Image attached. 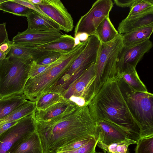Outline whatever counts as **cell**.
Wrapping results in <instances>:
<instances>
[{"label": "cell", "mask_w": 153, "mask_h": 153, "mask_svg": "<svg viewBox=\"0 0 153 153\" xmlns=\"http://www.w3.org/2000/svg\"><path fill=\"white\" fill-rule=\"evenodd\" d=\"M9 41L6 29V23L0 24V45L3 43Z\"/></svg>", "instance_id": "d590c367"}, {"label": "cell", "mask_w": 153, "mask_h": 153, "mask_svg": "<svg viewBox=\"0 0 153 153\" xmlns=\"http://www.w3.org/2000/svg\"><path fill=\"white\" fill-rule=\"evenodd\" d=\"M136 143L135 153H153V136L140 138Z\"/></svg>", "instance_id": "f546056e"}, {"label": "cell", "mask_w": 153, "mask_h": 153, "mask_svg": "<svg viewBox=\"0 0 153 153\" xmlns=\"http://www.w3.org/2000/svg\"><path fill=\"white\" fill-rule=\"evenodd\" d=\"M27 100L23 94H16L0 99V119L8 115Z\"/></svg>", "instance_id": "603a6c76"}, {"label": "cell", "mask_w": 153, "mask_h": 153, "mask_svg": "<svg viewBox=\"0 0 153 153\" xmlns=\"http://www.w3.org/2000/svg\"><path fill=\"white\" fill-rule=\"evenodd\" d=\"M7 55L6 54L3 53L0 50V62L6 57Z\"/></svg>", "instance_id": "b9f144b4"}, {"label": "cell", "mask_w": 153, "mask_h": 153, "mask_svg": "<svg viewBox=\"0 0 153 153\" xmlns=\"http://www.w3.org/2000/svg\"><path fill=\"white\" fill-rule=\"evenodd\" d=\"M118 83L128 107L140 130V138L153 136V95L135 91L119 76Z\"/></svg>", "instance_id": "277c9868"}, {"label": "cell", "mask_w": 153, "mask_h": 153, "mask_svg": "<svg viewBox=\"0 0 153 153\" xmlns=\"http://www.w3.org/2000/svg\"><path fill=\"white\" fill-rule=\"evenodd\" d=\"M6 153H9V152L7 151Z\"/></svg>", "instance_id": "bcb514c9"}, {"label": "cell", "mask_w": 153, "mask_h": 153, "mask_svg": "<svg viewBox=\"0 0 153 153\" xmlns=\"http://www.w3.org/2000/svg\"><path fill=\"white\" fill-rule=\"evenodd\" d=\"M100 44L96 35L89 36L83 51L50 92L62 95L74 81L95 62Z\"/></svg>", "instance_id": "52a82bcc"}, {"label": "cell", "mask_w": 153, "mask_h": 153, "mask_svg": "<svg viewBox=\"0 0 153 153\" xmlns=\"http://www.w3.org/2000/svg\"><path fill=\"white\" fill-rule=\"evenodd\" d=\"M36 110L35 102L27 100L10 114L0 119V127L6 123L19 120Z\"/></svg>", "instance_id": "cb8c5ba5"}, {"label": "cell", "mask_w": 153, "mask_h": 153, "mask_svg": "<svg viewBox=\"0 0 153 153\" xmlns=\"http://www.w3.org/2000/svg\"><path fill=\"white\" fill-rule=\"evenodd\" d=\"M36 124L43 153H56L59 148L85 136L95 137L97 127L88 105L78 106L53 123L43 124L36 121Z\"/></svg>", "instance_id": "6da1fadb"}, {"label": "cell", "mask_w": 153, "mask_h": 153, "mask_svg": "<svg viewBox=\"0 0 153 153\" xmlns=\"http://www.w3.org/2000/svg\"><path fill=\"white\" fill-rule=\"evenodd\" d=\"M87 40L81 42L60 57L45 71L29 78L23 94L27 100L35 102L43 94L50 92L85 47Z\"/></svg>", "instance_id": "3957f363"}, {"label": "cell", "mask_w": 153, "mask_h": 153, "mask_svg": "<svg viewBox=\"0 0 153 153\" xmlns=\"http://www.w3.org/2000/svg\"><path fill=\"white\" fill-rule=\"evenodd\" d=\"M54 62L50 64L41 65L37 64L33 61L29 73V78H33L45 71L50 67Z\"/></svg>", "instance_id": "836d02e7"}, {"label": "cell", "mask_w": 153, "mask_h": 153, "mask_svg": "<svg viewBox=\"0 0 153 153\" xmlns=\"http://www.w3.org/2000/svg\"><path fill=\"white\" fill-rule=\"evenodd\" d=\"M6 0H0V4L5 1Z\"/></svg>", "instance_id": "7bdbcfd3"}, {"label": "cell", "mask_w": 153, "mask_h": 153, "mask_svg": "<svg viewBox=\"0 0 153 153\" xmlns=\"http://www.w3.org/2000/svg\"><path fill=\"white\" fill-rule=\"evenodd\" d=\"M93 135L85 136L58 149L57 152L68 151L76 149L88 142L91 139L94 138Z\"/></svg>", "instance_id": "4dcf8cb0"}, {"label": "cell", "mask_w": 153, "mask_h": 153, "mask_svg": "<svg viewBox=\"0 0 153 153\" xmlns=\"http://www.w3.org/2000/svg\"><path fill=\"white\" fill-rule=\"evenodd\" d=\"M153 47L149 39L128 46H123L117 56V69L118 74L124 70L136 68L144 55Z\"/></svg>", "instance_id": "8fae6325"}, {"label": "cell", "mask_w": 153, "mask_h": 153, "mask_svg": "<svg viewBox=\"0 0 153 153\" xmlns=\"http://www.w3.org/2000/svg\"><path fill=\"white\" fill-rule=\"evenodd\" d=\"M95 122V138L105 145L132 139L126 132L111 123L101 120Z\"/></svg>", "instance_id": "9a60e30c"}, {"label": "cell", "mask_w": 153, "mask_h": 153, "mask_svg": "<svg viewBox=\"0 0 153 153\" xmlns=\"http://www.w3.org/2000/svg\"><path fill=\"white\" fill-rule=\"evenodd\" d=\"M33 61L7 55L0 62V99L23 94Z\"/></svg>", "instance_id": "5b68a950"}, {"label": "cell", "mask_w": 153, "mask_h": 153, "mask_svg": "<svg viewBox=\"0 0 153 153\" xmlns=\"http://www.w3.org/2000/svg\"><path fill=\"white\" fill-rule=\"evenodd\" d=\"M135 0H114L115 4L117 6L122 7H130Z\"/></svg>", "instance_id": "8d00e7d4"}, {"label": "cell", "mask_w": 153, "mask_h": 153, "mask_svg": "<svg viewBox=\"0 0 153 153\" xmlns=\"http://www.w3.org/2000/svg\"><path fill=\"white\" fill-rule=\"evenodd\" d=\"M56 153H65L62 152H56Z\"/></svg>", "instance_id": "ee69618b"}, {"label": "cell", "mask_w": 153, "mask_h": 153, "mask_svg": "<svg viewBox=\"0 0 153 153\" xmlns=\"http://www.w3.org/2000/svg\"><path fill=\"white\" fill-rule=\"evenodd\" d=\"M34 5L58 25L60 30L66 33L72 31L73 18L61 1L42 0L41 3Z\"/></svg>", "instance_id": "7c38bea8"}, {"label": "cell", "mask_w": 153, "mask_h": 153, "mask_svg": "<svg viewBox=\"0 0 153 153\" xmlns=\"http://www.w3.org/2000/svg\"><path fill=\"white\" fill-rule=\"evenodd\" d=\"M153 24V13L146 14L129 18H125L120 23L117 28L123 34L141 27Z\"/></svg>", "instance_id": "e0dca14e"}, {"label": "cell", "mask_w": 153, "mask_h": 153, "mask_svg": "<svg viewBox=\"0 0 153 153\" xmlns=\"http://www.w3.org/2000/svg\"><path fill=\"white\" fill-rule=\"evenodd\" d=\"M64 99L59 93L51 92H46L42 95L35 102L36 110H44Z\"/></svg>", "instance_id": "484cf974"}, {"label": "cell", "mask_w": 153, "mask_h": 153, "mask_svg": "<svg viewBox=\"0 0 153 153\" xmlns=\"http://www.w3.org/2000/svg\"><path fill=\"white\" fill-rule=\"evenodd\" d=\"M0 10L14 15L26 17L33 10L13 1V0H6L0 4Z\"/></svg>", "instance_id": "f1b7e54d"}, {"label": "cell", "mask_w": 153, "mask_h": 153, "mask_svg": "<svg viewBox=\"0 0 153 153\" xmlns=\"http://www.w3.org/2000/svg\"><path fill=\"white\" fill-rule=\"evenodd\" d=\"M95 79L94 62L69 86L62 97L78 107L88 105L94 96Z\"/></svg>", "instance_id": "ba28073f"}, {"label": "cell", "mask_w": 153, "mask_h": 153, "mask_svg": "<svg viewBox=\"0 0 153 153\" xmlns=\"http://www.w3.org/2000/svg\"><path fill=\"white\" fill-rule=\"evenodd\" d=\"M75 38L71 35H62L53 41L36 47L39 49L49 51H56L62 53L68 52L74 47Z\"/></svg>", "instance_id": "d6986e66"}, {"label": "cell", "mask_w": 153, "mask_h": 153, "mask_svg": "<svg viewBox=\"0 0 153 153\" xmlns=\"http://www.w3.org/2000/svg\"><path fill=\"white\" fill-rule=\"evenodd\" d=\"M118 76L107 81L88 105L96 121L103 120L126 132L132 140L140 138V130L119 87Z\"/></svg>", "instance_id": "7a4b0ae2"}, {"label": "cell", "mask_w": 153, "mask_h": 153, "mask_svg": "<svg viewBox=\"0 0 153 153\" xmlns=\"http://www.w3.org/2000/svg\"><path fill=\"white\" fill-rule=\"evenodd\" d=\"M10 44V50L7 55H11L23 58L31 59L35 61L50 52L41 50L36 47L14 45L11 41Z\"/></svg>", "instance_id": "44dd1931"}, {"label": "cell", "mask_w": 153, "mask_h": 153, "mask_svg": "<svg viewBox=\"0 0 153 153\" xmlns=\"http://www.w3.org/2000/svg\"><path fill=\"white\" fill-rule=\"evenodd\" d=\"M78 106L74 102L64 99L47 109L34 112L36 121L48 124L56 121L74 110Z\"/></svg>", "instance_id": "5bb4252c"}, {"label": "cell", "mask_w": 153, "mask_h": 153, "mask_svg": "<svg viewBox=\"0 0 153 153\" xmlns=\"http://www.w3.org/2000/svg\"><path fill=\"white\" fill-rule=\"evenodd\" d=\"M13 1L14 2L21 4L30 9L39 13L44 17L48 19H49L52 20L47 16L44 13L36 7L34 5L30 3L28 0H13Z\"/></svg>", "instance_id": "e575fe53"}, {"label": "cell", "mask_w": 153, "mask_h": 153, "mask_svg": "<svg viewBox=\"0 0 153 153\" xmlns=\"http://www.w3.org/2000/svg\"><path fill=\"white\" fill-rule=\"evenodd\" d=\"M98 141V139H97L94 138L86 144L76 149L62 152L65 153H94L96 151V148Z\"/></svg>", "instance_id": "1f68e13d"}, {"label": "cell", "mask_w": 153, "mask_h": 153, "mask_svg": "<svg viewBox=\"0 0 153 153\" xmlns=\"http://www.w3.org/2000/svg\"><path fill=\"white\" fill-rule=\"evenodd\" d=\"M119 34L108 16L98 25L94 35L97 37L100 43H106L114 39Z\"/></svg>", "instance_id": "7402d4cb"}, {"label": "cell", "mask_w": 153, "mask_h": 153, "mask_svg": "<svg viewBox=\"0 0 153 153\" xmlns=\"http://www.w3.org/2000/svg\"><path fill=\"white\" fill-rule=\"evenodd\" d=\"M31 3L34 5L37 4L41 3L42 0H28Z\"/></svg>", "instance_id": "60d3db41"}, {"label": "cell", "mask_w": 153, "mask_h": 153, "mask_svg": "<svg viewBox=\"0 0 153 153\" xmlns=\"http://www.w3.org/2000/svg\"><path fill=\"white\" fill-rule=\"evenodd\" d=\"M10 41L5 42L0 45V50L3 53L7 55L9 52L10 49Z\"/></svg>", "instance_id": "f35d334b"}, {"label": "cell", "mask_w": 153, "mask_h": 153, "mask_svg": "<svg viewBox=\"0 0 153 153\" xmlns=\"http://www.w3.org/2000/svg\"><path fill=\"white\" fill-rule=\"evenodd\" d=\"M131 88L140 92H147L148 90L145 84L140 78L136 68L126 69L118 74Z\"/></svg>", "instance_id": "d4e9b609"}, {"label": "cell", "mask_w": 153, "mask_h": 153, "mask_svg": "<svg viewBox=\"0 0 153 153\" xmlns=\"http://www.w3.org/2000/svg\"><path fill=\"white\" fill-rule=\"evenodd\" d=\"M26 17L28 23L27 29L60 32V27L56 23L35 11L30 12Z\"/></svg>", "instance_id": "ac0fdd59"}, {"label": "cell", "mask_w": 153, "mask_h": 153, "mask_svg": "<svg viewBox=\"0 0 153 153\" xmlns=\"http://www.w3.org/2000/svg\"><path fill=\"white\" fill-rule=\"evenodd\" d=\"M76 36L78 37L80 42L81 41V42H84L87 40L89 36L88 35L85 33H80Z\"/></svg>", "instance_id": "ab89813d"}, {"label": "cell", "mask_w": 153, "mask_h": 153, "mask_svg": "<svg viewBox=\"0 0 153 153\" xmlns=\"http://www.w3.org/2000/svg\"><path fill=\"white\" fill-rule=\"evenodd\" d=\"M123 46L122 34H120L110 42L100 43L95 62L94 96L107 81L118 75L117 59Z\"/></svg>", "instance_id": "8992f818"}, {"label": "cell", "mask_w": 153, "mask_h": 153, "mask_svg": "<svg viewBox=\"0 0 153 153\" xmlns=\"http://www.w3.org/2000/svg\"><path fill=\"white\" fill-rule=\"evenodd\" d=\"M94 153H102L100 152H97L95 151Z\"/></svg>", "instance_id": "f6af8a7d"}, {"label": "cell", "mask_w": 153, "mask_h": 153, "mask_svg": "<svg viewBox=\"0 0 153 153\" xmlns=\"http://www.w3.org/2000/svg\"><path fill=\"white\" fill-rule=\"evenodd\" d=\"M137 142L136 140L130 139L127 140L117 142L109 145H106L98 141L97 146L99 148L102 149L105 153H128L129 152L128 146L131 144L136 143Z\"/></svg>", "instance_id": "83f0119b"}, {"label": "cell", "mask_w": 153, "mask_h": 153, "mask_svg": "<svg viewBox=\"0 0 153 153\" xmlns=\"http://www.w3.org/2000/svg\"></svg>", "instance_id": "7dc6e473"}, {"label": "cell", "mask_w": 153, "mask_h": 153, "mask_svg": "<svg viewBox=\"0 0 153 153\" xmlns=\"http://www.w3.org/2000/svg\"><path fill=\"white\" fill-rule=\"evenodd\" d=\"M62 54L58 52L50 51L47 54L42 56L34 61L39 65L50 64L57 60Z\"/></svg>", "instance_id": "d6a6232c"}, {"label": "cell", "mask_w": 153, "mask_h": 153, "mask_svg": "<svg viewBox=\"0 0 153 153\" xmlns=\"http://www.w3.org/2000/svg\"><path fill=\"white\" fill-rule=\"evenodd\" d=\"M19 120L6 123L0 127V136L12 126L16 124Z\"/></svg>", "instance_id": "74e56055"}, {"label": "cell", "mask_w": 153, "mask_h": 153, "mask_svg": "<svg viewBox=\"0 0 153 153\" xmlns=\"http://www.w3.org/2000/svg\"><path fill=\"white\" fill-rule=\"evenodd\" d=\"M34 112L20 119L16 124L1 135L0 153H6L16 142L36 131Z\"/></svg>", "instance_id": "30bf717a"}, {"label": "cell", "mask_w": 153, "mask_h": 153, "mask_svg": "<svg viewBox=\"0 0 153 153\" xmlns=\"http://www.w3.org/2000/svg\"><path fill=\"white\" fill-rule=\"evenodd\" d=\"M130 8V12L126 18L153 13V1L135 0Z\"/></svg>", "instance_id": "4316f807"}, {"label": "cell", "mask_w": 153, "mask_h": 153, "mask_svg": "<svg viewBox=\"0 0 153 153\" xmlns=\"http://www.w3.org/2000/svg\"><path fill=\"white\" fill-rule=\"evenodd\" d=\"M153 31V24L122 34L123 45L128 46L149 39Z\"/></svg>", "instance_id": "ffe728a7"}, {"label": "cell", "mask_w": 153, "mask_h": 153, "mask_svg": "<svg viewBox=\"0 0 153 153\" xmlns=\"http://www.w3.org/2000/svg\"><path fill=\"white\" fill-rule=\"evenodd\" d=\"M60 32L43 31L27 29L22 32H18L13 39V44L28 47H36L47 43L61 36Z\"/></svg>", "instance_id": "4fadbf2b"}, {"label": "cell", "mask_w": 153, "mask_h": 153, "mask_svg": "<svg viewBox=\"0 0 153 153\" xmlns=\"http://www.w3.org/2000/svg\"><path fill=\"white\" fill-rule=\"evenodd\" d=\"M9 153H43L42 145L36 131L14 144Z\"/></svg>", "instance_id": "2e32d148"}, {"label": "cell", "mask_w": 153, "mask_h": 153, "mask_svg": "<svg viewBox=\"0 0 153 153\" xmlns=\"http://www.w3.org/2000/svg\"><path fill=\"white\" fill-rule=\"evenodd\" d=\"M113 6L111 0L96 1L89 11L82 16L77 22L75 28L74 37L81 33H86L89 36L94 35L100 23L109 16Z\"/></svg>", "instance_id": "9c48e42d"}]
</instances>
